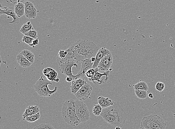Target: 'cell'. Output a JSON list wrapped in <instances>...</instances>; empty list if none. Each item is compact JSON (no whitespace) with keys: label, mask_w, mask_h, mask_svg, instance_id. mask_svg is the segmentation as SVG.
Masks as SVG:
<instances>
[{"label":"cell","mask_w":175,"mask_h":129,"mask_svg":"<svg viewBox=\"0 0 175 129\" xmlns=\"http://www.w3.org/2000/svg\"><path fill=\"white\" fill-rule=\"evenodd\" d=\"M33 28V25L31 22H28L26 24H24L22 25V27L21 28L20 32L25 35L28 31L32 30Z\"/></svg>","instance_id":"23"},{"label":"cell","mask_w":175,"mask_h":129,"mask_svg":"<svg viewBox=\"0 0 175 129\" xmlns=\"http://www.w3.org/2000/svg\"><path fill=\"white\" fill-rule=\"evenodd\" d=\"M21 53L27 58V59L29 60L30 62L33 63L35 59V56L34 55L31 51L28 50V49H25L22 50Z\"/></svg>","instance_id":"21"},{"label":"cell","mask_w":175,"mask_h":129,"mask_svg":"<svg viewBox=\"0 0 175 129\" xmlns=\"http://www.w3.org/2000/svg\"><path fill=\"white\" fill-rule=\"evenodd\" d=\"M92 91V88L89 84L87 83L84 85L77 93L75 94L76 98L80 100L88 99L90 96Z\"/></svg>","instance_id":"10"},{"label":"cell","mask_w":175,"mask_h":129,"mask_svg":"<svg viewBox=\"0 0 175 129\" xmlns=\"http://www.w3.org/2000/svg\"><path fill=\"white\" fill-rule=\"evenodd\" d=\"M148 96L149 98H150L153 99V94L151 93H149V94Z\"/></svg>","instance_id":"37"},{"label":"cell","mask_w":175,"mask_h":129,"mask_svg":"<svg viewBox=\"0 0 175 129\" xmlns=\"http://www.w3.org/2000/svg\"><path fill=\"white\" fill-rule=\"evenodd\" d=\"M39 43V41L38 39H34L33 40L32 43L30 44L29 46H30V47H34V46L38 45Z\"/></svg>","instance_id":"32"},{"label":"cell","mask_w":175,"mask_h":129,"mask_svg":"<svg viewBox=\"0 0 175 129\" xmlns=\"http://www.w3.org/2000/svg\"><path fill=\"white\" fill-rule=\"evenodd\" d=\"M40 117V112H39V113L35 114L27 117L25 118V120H26L27 122H33L38 120Z\"/></svg>","instance_id":"25"},{"label":"cell","mask_w":175,"mask_h":129,"mask_svg":"<svg viewBox=\"0 0 175 129\" xmlns=\"http://www.w3.org/2000/svg\"><path fill=\"white\" fill-rule=\"evenodd\" d=\"M75 109L76 115L81 123H85L90 119V113L86 105L82 100H75Z\"/></svg>","instance_id":"6"},{"label":"cell","mask_w":175,"mask_h":129,"mask_svg":"<svg viewBox=\"0 0 175 129\" xmlns=\"http://www.w3.org/2000/svg\"><path fill=\"white\" fill-rule=\"evenodd\" d=\"M66 80L67 82H72V81L73 80V78L72 76H67L66 79Z\"/></svg>","instance_id":"35"},{"label":"cell","mask_w":175,"mask_h":129,"mask_svg":"<svg viewBox=\"0 0 175 129\" xmlns=\"http://www.w3.org/2000/svg\"><path fill=\"white\" fill-rule=\"evenodd\" d=\"M16 60L19 65L22 67H29L32 64V63L28 60L21 53L19 54L16 56Z\"/></svg>","instance_id":"18"},{"label":"cell","mask_w":175,"mask_h":129,"mask_svg":"<svg viewBox=\"0 0 175 129\" xmlns=\"http://www.w3.org/2000/svg\"><path fill=\"white\" fill-rule=\"evenodd\" d=\"M75 61L82 62L95 57L100 49L93 42L88 40H79L74 44Z\"/></svg>","instance_id":"2"},{"label":"cell","mask_w":175,"mask_h":129,"mask_svg":"<svg viewBox=\"0 0 175 129\" xmlns=\"http://www.w3.org/2000/svg\"><path fill=\"white\" fill-rule=\"evenodd\" d=\"M165 87V84L162 82H158L155 85V89L160 92H162V91H163Z\"/></svg>","instance_id":"29"},{"label":"cell","mask_w":175,"mask_h":129,"mask_svg":"<svg viewBox=\"0 0 175 129\" xmlns=\"http://www.w3.org/2000/svg\"><path fill=\"white\" fill-rule=\"evenodd\" d=\"M49 85H52L50 81L44 79L42 76H41L36 82L34 85V88L40 96L50 97L54 95L57 91L58 87L55 86L54 89L53 90H50L48 87Z\"/></svg>","instance_id":"5"},{"label":"cell","mask_w":175,"mask_h":129,"mask_svg":"<svg viewBox=\"0 0 175 129\" xmlns=\"http://www.w3.org/2000/svg\"><path fill=\"white\" fill-rule=\"evenodd\" d=\"M134 90H142L148 91L149 90V87L145 82L140 81L137 82L136 85H133Z\"/></svg>","instance_id":"22"},{"label":"cell","mask_w":175,"mask_h":129,"mask_svg":"<svg viewBox=\"0 0 175 129\" xmlns=\"http://www.w3.org/2000/svg\"><path fill=\"white\" fill-rule=\"evenodd\" d=\"M87 83L84 79H77L73 80L70 86V91L73 94H75L84 85Z\"/></svg>","instance_id":"14"},{"label":"cell","mask_w":175,"mask_h":129,"mask_svg":"<svg viewBox=\"0 0 175 129\" xmlns=\"http://www.w3.org/2000/svg\"><path fill=\"white\" fill-rule=\"evenodd\" d=\"M25 16L28 19H35L37 17V13L39 12L37 10L33 3L29 1H25Z\"/></svg>","instance_id":"11"},{"label":"cell","mask_w":175,"mask_h":129,"mask_svg":"<svg viewBox=\"0 0 175 129\" xmlns=\"http://www.w3.org/2000/svg\"><path fill=\"white\" fill-rule=\"evenodd\" d=\"M4 10H2L1 7L0 9V15L6 14L8 16L13 17V20L10 22V23L12 24H18L19 23V17L15 13L14 8L13 7H4Z\"/></svg>","instance_id":"12"},{"label":"cell","mask_w":175,"mask_h":129,"mask_svg":"<svg viewBox=\"0 0 175 129\" xmlns=\"http://www.w3.org/2000/svg\"><path fill=\"white\" fill-rule=\"evenodd\" d=\"M139 129H146L145 128H143V127H140V128Z\"/></svg>","instance_id":"39"},{"label":"cell","mask_w":175,"mask_h":129,"mask_svg":"<svg viewBox=\"0 0 175 129\" xmlns=\"http://www.w3.org/2000/svg\"><path fill=\"white\" fill-rule=\"evenodd\" d=\"M113 58L111 53L106 55L99 63L98 67L99 70L104 72L108 70L111 71L113 70L110 68L113 64Z\"/></svg>","instance_id":"9"},{"label":"cell","mask_w":175,"mask_h":129,"mask_svg":"<svg viewBox=\"0 0 175 129\" xmlns=\"http://www.w3.org/2000/svg\"><path fill=\"white\" fill-rule=\"evenodd\" d=\"M115 129H122V127L118 126L116 127Z\"/></svg>","instance_id":"38"},{"label":"cell","mask_w":175,"mask_h":129,"mask_svg":"<svg viewBox=\"0 0 175 129\" xmlns=\"http://www.w3.org/2000/svg\"><path fill=\"white\" fill-rule=\"evenodd\" d=\"M75 100L73 99L67 100L63 105L62 113L65 122L72 126H77L82 123L76 115L75 109Z\"/></svg>","instance_id":"3"},{"label":"cell","mask_w":175,"mask_h":129,"mask_svg":"<svg viewBox=\"0 0 175 129\" xmlns=\"http://www.w3.org/2000/svg\"><path fill=\"white\" fill-rule=\"evenodd\" d=\"M102 109V108L99 104L95 105L93 109V112L96 116H99L101 115Z\"/></svg>","instance_id":"26"},{"label":"cell","mask_w":175,"mask_h":129,"mask_svg":"<svg viewBox=\"0 0 175 129\" xmlns=\"http://www.w3.org/2000/svg\"><path fill=\"white\" fill-rule=\"evenodd\" d=\"M10 2L13 3V4H16V3H19V2H23L25 1L26 0H10Z\"/></svg>","instance_id":"34"},{"label":"cell","mask_w":175,"mask_h":129,"mask_svg":"<svg viewBox=\"0 0 175 129\" xmlns=\"http://www.w3.org/2000/svg\"><path fill=\"white\" fill-rule=\"evenodd\" d=\"M95 69H91L88 70L86 73V76L88 79L93 77L95 74Z\"/></svg>","instance_id":"31"},{"label":"cell","mask_w":175,"mask_h":129,"mask_svg":"<svg viewBox=\"0 0 175 129\" xmlns=\"http://www.w3.org/2000/svg\"><path fill=\"white\" fill-rule=\"evenodd\" d=\"M64 51L65 50H60L58 53V56L61 59H64L66 57V55L64 54Z\"/></svg>","instance_id":"33"},{"label":"cell","mask_w":175,"mask_h":129,"mask_svg":"<svg viewBox=\"0 0 175 129\" xmlns=\"http://www.w3.org/2000/svg\"><path fill=\"white\" fill-rule=\"evenodd\" d=\"M77 62L74 61H70L65 63L59 66V70L61 73L67 76H71L73 78V80L78 79L77 75H74L73 74L72 71V68L73 67H76L77 68L78 67Z\"/></svg>","instance_id":"8"},{"label":"cell","mask_w":175,"mask_h":129,"mask_svg":"<svg viewBox=\"0 0 175 129\" xmlns=\"http://www.w3.org/2000/svg\"><path fill=\"white\" fill-rule=\"evenodd\" d=\"M43 73L49 81H54L57 82L59 81V79L56 78L58 76L57 73L53 69L49 67L45 68L43 70Z\"/></svg>","instance_id":"16"},{"label":"cell","mask_w":175,"mask_h":129,"mask_svg":"<svg viewBox=\"0 0 175 129\" xmlns=\"http://www.w3.org/2000/svg\"><path fill=\"white\" fill-rule=\"evenodd\" d=\"M14 10L15 13L18 17H22L25 14L24 4L22 2L18 3L15 6Z\"/></svg>","instance_id":"20"},{"label":"cell","mask_w":175,"mask_h":129,"mask_svg":"<svg viewBox=\"0 0 175 129\" xmlns=\"http://www.w3.org/2000/svg\"><path fill=\"white\" fill-rule=\"evenodd\" d=\"M24 35L28 36L31 37L34 39H38V33H37V31L34 30V28H33L32 30L28 31V33H27Z\"/></svg>","instance_id":"28"},{"label":"cell","mask_w":175,"mask_h":129,"mask_svg":"<svg viewBox=\"0 0 175 129\" xmlns=\"http://www.w3.org/2000/svg\"><path fill=\"white\" fill-rule=\"evenodd\" d=\"M91 60L92 61V62H95L96 60V59L95 57H93L91 58Z\"/></svg>","instance_id":"36"},{"label":"cell","mask_w":175,"mask_h":129,"mask_svg":"<svg viewBox=\"0 0 175 129\" xmlns=\"http://www.w3.org/2000/svg\"><path fill=\"white\" fill-rule=\"evenodd\" d=\"M34 39L31 38V37L24 35L23 37V39H22V41L30 45V44L32 43L33 40Z\"/></svg>","instance_id":"30"},{"label":"cell","mask_w":175,"mask_h":129,"mask_svg":"<svg viewBox=\"0 0 175 129\" xmlns=\"http://www.w3.org/2000/svg\"><path fill=\"white\" fill-rule=\"evenodd\" d=\"M101 116L108 123L115 127H123L128 118L123 103L119 102H114L113 105L103 109Z\"/></svg>","instance_id":"1"},{"label":"cell","mask_w":175,"mask_h":129,"mask_svg":"<svg viewBox=\"0 0 175 129\" xmlns=\"http://www.w3.org/2000/svg\"><path fill=\"white\" fill-rule=\"evenodd\" d=\"M81 63V68L77 74L78 79L83 77L84 75H86V72L90 69L92 68L93 66L94 63V62L91 61V59H85L82 61Z\"/></svg>","instance_id":"13"},{"label":"cell","mask_w":175,"mask_h":129,"mask_svg":"<svg viewBox=\"0 0 175 129\" xmlns=\"http://www.w3.org/2000/svg\"><path fill=\"white\" fill-rule=\"evenodd\" d=\"M110 53V51L105 47H103L100 49L96 56H95L96 60L94 62L93 65V66L92 68L95 69L98 67V64L101 59L106 55Z\"/></svg>","instance_id":"15"},{"label":"cell","mask_w":175,"mask_h":129,"mask_svg":"<svg viewBox=\"0 0 175 129\" xmlns=\"http://www.w3.org/2000/svg\"><path fill=\"white\" fill-rule=\"evenodd\" d=\"M165 121L158 115L145 116L142 119L141 127L146 129H166Z\"/></svg>","instance_id":"4"},{"label":"cell","mask_w":175,"mask_h":129,"mask_svg":"<svg viewBox=\"0 0 175 129\" xmlns=\"http://www.w3.org/2000/svg\"><path fill=\"white\" fill-rule=\"evenodd\" d=\"M135 93L137 98L140 99H144L148 97V91L142 90H135Z\"/></svg>","instance_id":"24"},{"label":"cell","mask_w":175,"mask_h":129,"mask_svg":"<svg viewBox=\"0 0 175 129\" xmlns=\"http://www.w3.org/2000/svg\"><path fill=\"white\" fill-rule=\"evenodd\" d=\"M98 101L99 104L101 105L102 109L105 108L113 105L114 102L108 97L106 98L103 96L98 97Z\"/></svg>","instance_id":"19"},{"label":"cell","mask_w":175,"mask_h":129,"mask_svg":"<svg viewBox=\"0 0 175 129\" xmlns=\"http://www.w3.org/2000/svg\"><path fill=\"white\" fill-rule=\"evenodd\" d=\"M33 129H55L50 124H42L36 126Z\"/></svg>","instance_id":"27"},{"label":"cell","mask_w":175,"mask_h":129,"mask_svg":"<svg viewBox=\"0 0 175 129\" xmlns=\"http://www.w3.org/2000/svg\"><path fill=\"white\" fill-rule=\"evenodd\" d=\"M95 70V73L94 76L88 79V80L90 82H92L94 84H98V85H101L108 82L110 76V70L104 72V73H99L98 71L99 70L98 67Z\"/></svg>","instance_id":"7"},{"label":"cell","mask_w":175,"mask_h":129,"mask_svg":"<svg viewBox=\"0 0 175 129\" xmlns=\"http://www.w3.org/2000/svg\"><path fill=\"white\" fill-rule=\"evenodd\" d=\"M40 112V108L38 106H30L27 108L22 115V117L24 120L27 117L31 116Z\"/></svg>","instance_id":"17"}]
</instances>
